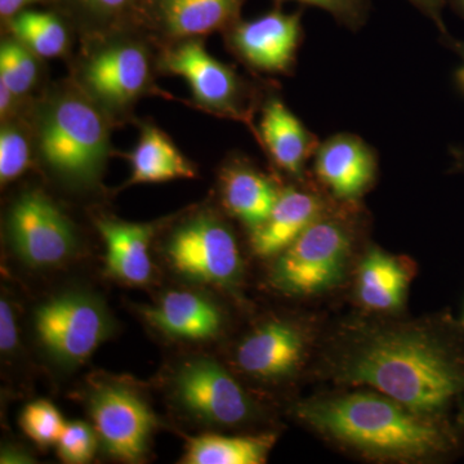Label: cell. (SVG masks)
Segmentation results:
<instances>
[{"label":"cell","instance_id":"cell-14","mask_svg":"<svg viewBox=\"0 0 464 464\" xmlns=\"http://www.w3.org/2000/svg\"><path fill=\"white\" fill-rule=\"evenodd\" d=\"M246 0H142L140 17L167 35L194 39L228 30L240 20Z\"/></svg>","mask_w":464,"mask_h":464},{"label":"cell","instance_id":"cell-27","mask_svg":"<svg viewBox=\"0 0 464 464\" xmlns=\"http://www.w3.org/2000/svg\"><path fill=\"white\" fill-rule=\"evenodd\" d=\"M20 424L24 432L41 447L57 444L66 426L56 406L43 400L25 406Z\"/></svg>","mask_w":464,"mask_h":464},{"label":"cell","instance_id":"cell-13","mask_svg":"<svg viewBox=\"0 0 464 464\" xmlns=\"http://www.w3.org/2000/svg\"><path fill=\"white\" fill-rule=\"evenodd\" d=\"M315 170L329 190L342 200H355L373 183L377 159L359 136L335 134L317 148Z\"/></svg>","mask_w":464,"mask_h":464},{"label":"cell","instance_id":"cell-28","mask_svg":"<svg viewBox=\"0 0 464 464\" xmlns=\"http://www.w3.org/2000/svg\"><path fill=\"white\" fill-rule=\"evenodd\" d=\"M99 435L93 426L84 422L66 423L57 441L58 456L66 463L91 462L97 450Z\"/></svg>","mask_w":464,"mask_h":464},{"label":"cell","instance_id":"cell-18","mask_svg":"<svg viewBox=\"0 0 464 464\" xmlns=\"http://www.w3.org/2000/svg\"><path fill=\"white\" fill-rule=\"evenodd\" d=\"M97 227L105 241L110 276L133 285L148 283L152 275L150 257L152 228L114 219H101Z\"/></svg>","mask_w":464,"mask_h":464},{"label":"cell","instance_id":"cell-29","mask_svg":"<svg viewBox=\"0 0 464 464\" xmlns=\"http://www.w3.org/2000/svg\"><path fill=\"white\" fill-rule=\"evenodd\" d=\"M30 160V149L25 136L14 127L5 125L0 132V179L12 181L25 172Z\"/></svg>","mask_w":464,"mask_h":464},{"label":"cell","instance_id":"cell-15","mask_svg":"<svg viewBox=\"0 0 464 464\" xmlns=\"http://www.w3.org/2000/svg\"><path fill=\"white\" fill-rule=\"evenodd\" d=\"M304 351V334L292 324L266 323L237 347L241 371L261 380H277L298 368Z\"/></svg>","mask_w":464,"mask_h":464},{"label":"cell","instance_id":"cell-11","mask_svg":"<svg viewBox=\"0 0 464 464\" xmlns=\"http://www.w3.org/2000/svg\"><path fill=\"white\" fill-rule=\"evenodd\" d=\"M166 67L186 79L194 99L204 108L243 118L244 88L239 76L231 67L210 56L199 42L186 39L168 54Z\"/></svg>","mask_w":464,"mask_h":464},{"label":"cell","instance_id":"cell-22","mask_svg":"<svg viewBox=\"0 0 464 464\" xmlns=\"http://www.w3.org/2000/svg\"><path fill=\"white\" fill-rule=\"evenodd\" d=\"M130 183H154L192 179L194 168L172 141L152 127L142 130L141 139L130 155Z\"/></svg>","mask_w":464,"mask_h":464},{"label":"cell","instance_id":"cell-6","mask_svg":"<svg viewBox=\"0 0 464 464\" xmlns=\"http://www.w3.org/2000/svg\"><path fill=\"white\" fill-rule=\"evenodd\" d=\"M167 255L183 276L210 285L237 283L241 258L230 228L212 216H200L182 225L170 237Z\"/></svg>","mask_w":464,"mask_h":464},{"label":"cell","instance_id":"cell-30","mask_svg":"<svg viewBox=\"0 0 464 464\" xmlns=\"http://www.w3.org/2000/svg\"><path fill=\"white\" fill-rule=\"evenodd\" d=\"M276 2H297L322 9L331 14L338 24L353 32L365 25L372 7V0H276Z\"/></svg>","mask_w":464,"mask_h":464},{"label":"cell","instance_id":"cell-36","mask_svg":"<svg viewBox=\"0 0 464 464\" xmlns=\"http://www.w3.org/2000/svg\"><path fill=\"white\" fill-rule=\"evenodd\" d=\"M453 161L454 170L464 176V148L453 150Z\"/></svg>","mask_w":464,"mask_h":464},{"label":"cell","instance_id":"cell-26","mask_svg":"<svg viewBox=\"0 0 464 464\" xmlns=\"http://www.w3.org/2000/svg\"><path fill=\"white\" fill-rule=\"evenodd\" d=\"M66 11L94 25H112L140 18L142 0H58Z\"/></svg>","mask_w":464,"mask_h":464},{"label":"cell","instance_id":"cell-12","mask_svg":"<svg viewBox=\"0 0 464 464\" xmlns=\"http://www.w3.org/2000/svg\"><path fill=\"white\" fill-rule=\"evenodd\" d=\"M148 53L134 43H115L90 58L83 70L88 93L96 102L123 108L148 87Z\"/></svg>","mask_w":464,"mask_h":464},{"label":"cell","instance_id":"cell-5","mask_svg":"<svg viewBox=\"0 0 464 464\" xmlns=\"http://www.w3.org/2000/svg\"><path fill=\"white\" fill-rule=\"evenodd\" d=\"M34 326L43 347L63 366L83 364L109 337L111 322L99 298L65 293L36 310Z\"/></svg>","mask_w":464,"mask_h":464},{"label":"cell","instance_id":"cell-19","mask_svg":"<svg viewBox=\"0 0 464 464\" xmlns=\"http://www.w3.org/2000/svg\"><path fill=\"white\" fill-rule=\"evenodd\" d=\"M259 130L275 163L295 176L302 173L304 163L320 145L316 137L279 100H271L265 106Z\"/></svg>","mask_w":464,"mask_h":464},{"label":"cell","instance_id":"cell-3","mask_svg":"<svg viewBox=\"0 0 464 464\" xmlns=\"http://www.w3.org/2000/svg\"><path fill=\"white\" fill-rule=\"evenodd\" d=\"M39 149L58 177L72 185H91L108 159V128L93 102L63 94L43 111Z\"/></svg>","mask_w":464,"mask_h":464},{"label":"cell","instance_id":"cell-37","mask_svg":"<svg viewBox=\"0 0 464 464\" xmlns=\"http://www.w3.org/2000/svg\"><path fill=\"white\" fill-rule=\"evenodd\" d=\"M449 5L454 8V11H456L459 16L464 18V0H450Z\"/></svg>","mask_w":464,"mask_h":464},{"label":"cell","instance_id":"cell-16","mask_svg":"<svg viewBox=\"0 0 464 464\" xmlns=\"http://www.w3.org/2000/svg\"><path fill=\"white\" fill-rule=\"evenodd\" d=\"M143 316L159 331L181 340L204 341L221 331L222 316L215 304L197 293L172 290Z\"/></svg>","mask_w":464,"mask_h":464},{"label":"cell","instance_id":"cell-9","mask_svg":"<svg viewBox=\"0 0 464 464\" xmlns=\"http://www.w3.org/2000/svg\"><path fill=\"white\" fill-rule=\"evenodd\" d=\"M176 396L186 411L209 423L234 426L252 413L240 384L212 360H194L183 366L176 377Z\"/></svg>","mask_w":464,"mask_h":464},{"label":"cell","instance_id":"cell-33","mask_svg":"<svg viewBox=\"0 0 464 464\" xmlns=\"http://www.w3.org/2000/svg\"><path fill=\"white\" fill-rule=\"evenodd\" d=\"M444 41L450 45L451 50L456 52L457 56L459 57V67H458L454 78H456L458 88L464 93V42L456 41L450 35L444 38Z\"/></svg>","mask_w":464,"mask_h":464},{"label":"cell","instance_id":"cell-24","mask_svg":"<svg viewBox=\"0 0 464 464\" xmlns=\"http://www.w3.org/2000/svg\"><path fill=\"white\" fill-rule=\"evenodd\" d=\"M8 26L14 39L23 43L35 56L57 57L66 50V27L51 12L24 9L8 18Z\"/></svg>","mask_w":464,"mask_h":464},{"label":"cell","instance_id":"cell-2","mask_svg":"<svg viewBox=\"0 0 464 464\" xmlns=\"http://www.w3.org/2000/svg\"><path fill=\"white\" fill-rule=\"evenodd\" d=\"M295 411L324 438L373 459L432 463L464 454L462 427L411 411L378 391L317 396Z\"/></svg>","mask_w":464,"mask_h":464},{"label":"cell","instance_id":"cell-4","mask_svg":"<svg viewBox=\"0 0 464 464\" xmlns=\"http://www.w3.org/2000/svg\"><path fill=\"white\" fill-rule=\"evenodd\" d=\"M353 246L343 219L323 213L284 249L274 267V283L292 295L325 292L341 282Z\"/></svg>","mask_w":464,"mask_h":464},{"label":"cell","instance_id":"cell-38","mask_svg":"<svg viewBox=\"0 0 464 464\" xmlns=\"http://www.w3.org/2000/svg\"><path fill=\"white\" fill-rule=\"evenodd\" d=\"M460 324H462V326H463V328H464V315H463L462 322H460Z\"/></svg>","mask_w":464,"mask_h":464},{"label":"cell","instance_id":"cell-21","mask_svg":"<svg viewBox=\"0 0 464 464\" xmlns=\"http://www.w3.org/2000/svg\"><path fill=\"white\" fill-rule=\"evenodd\" d=\"M408 285L409 271L389 253L371 250L360 265L357 297L371 310H396L404 301Z\"/></svg>","mask_w":464,"mask_h":464},{"label":"cell","instance_id":"cell-1","mask_svg":"<svg viewBox=\"0 0 464 464\" xmlns=\"http://www.w3.org/2000/svg\"><path fill=\"white\" fill-rule=\"evenodd\" d=\"M326 377L365 387L464 429V328L449 314L422 322H353L325 353Z\"/></svg>","mask_w":464,"mask_h":464},{"label":"cell","instance_id":"cell-10","mask_svg":"<svg viewBox=\"0 0 464 464\" xmlns=\"http://www.w3.org/2000/svg\"><path fill=\"white\" fill-rule=\"evenodd\" d=\"M227 32L232 47L248 65L266 72H286L301 42V12L275 8L252 20L237 21Z\"/></svg>","mask_w":464,"mask_h":464},{"label":"cell","instance_id":"cell-34","mask_svg":"<svg viewBox=\"0 0 464 464\" xmlns=\"http://www.w3.org/2000/svg\"><path fill=\"white\" fill-rule=\"evenodd\" d=\"M35 2H39V0H0V14L8 20Z\"/></svg>","mask_w":464,"mask_h":464},{"label":"cell","instance_id":"cell-7","mask_svg":"<svg viewBox=\"0 0 464 464\" xmlns=\"http://www.w3.org/2000/svg\"><path fill=\"white\" fill-rule=\"evenodd\" d=\"M9 237L18 257L34 267H50L74 253V228L42 192H26L9 215Z\"/></svg>","mask_w":464,"mask_h":464},{"label":"cell","instance_id":"cell-25","mask_svg":"<svg viewBox=\"0 0 464 464\" xmlns=\"http://www.w3.org/2000/svg\"><path fill=\"white\" fill-rule=\"evenodd\" d=\"M35 54L23 43L5 41L0 47V83L11 90L14 96H21L32 90L38 78Z\"/></svg>","mask_w":464,"mask_h":464},{"label":"cell","instance_id":"cell-17","mask_svg":"<svg viewBox=\"0 0 464 464\" xmlns=\"http://www.w3.org/2000/svg\"><path fill=\"white\" fill-rule=\"evenodd\" d=\"M323 213V201L316 195L286 188L265 224L253 231V249L262 257L279 256Z\"/></svg>","mask_w":464,"mask_h":464},{"label":"cell","instance_id":"cell-8","mask_svg":"<svg viewBox=\"0 0 464 464\" xmlns=\"http://www.w3.org/2000/svg\"><path fill=\"white\" fill-rule=\"evenodd\" d=\"M88 409L106 453L130 463L145 457L155 427L145 400L127 387L109 384L92 393Z\"/></svg>","mask_w":464,"mask_h":464},{"label":"cell","instance_id":"cell-31","mask_svg":"<svg viewBox=\"0 0 464 464\" xmlns=\"http://www.w3.org/2000/svg\"><path fill=\"white\" fill-rule=\"evenodd\" d=\"M18 333L14 310L7 299L0 302V350L3 353H11L17 346Z\"/></svg>","mask_w":464,"mask_h":464},{"label":"cell","instance_id":"cell-20","mask_svg":"<svg viewBox=\"0 0 464 464\" xmlns=\"http://www.w3.org/2000/svg\"><path fill=\"white\" fill-rule=\"evenodd\" d=\"M279 194L264 174L249 167L232 166L222 176L226 207L253 231L265 224Z\"/></svg>","mask_w":464,"mask_h":464},{"label":"cell","instance_id":"cell-35","mask_svg":"<svg viewBox=\"0 0 464 464\" xmlns=\"http://www.w3.org/2000/svg\"><path fill=\"white\" fill-rule=\"evenodd\" d=\"M14 94L12 93L8 87L5 84L0 83V110H2V115L8 112V110L12 108V100L14 99Z\"/></svg>","mask_w":464,"mask_h":464},{"label":"cell","instance_id":"cell-32","mask_svg":"<svg viewBox=\"0 0 464 464\" xmlns=\"http://www.w3.org/2000/svg\"><path fill=\"white\" fill-rule=\"evenodd\" d=\"M409 2H411L418 11L422 12L427 17L431 18L433 23L436 24V26L439 27L444 38L449 36L447 27L444 25V20H442V12H444L445 7H447L450 0H409Z\"/></svg>","mask_w":464,"mask_h":464},{"label":"cell","instance_id":"cell-23","mask_svg":"<svg viewBox=\"0 0 464 464\" xmlns=\"http://www.w3.org/2000/svg\"><path fill=\"white\" fill-rule=\"evenodd\" d=\"M274 445V436L201 435L191 439L183 462L188 464H261Z\"/></svg>","mask_w":464,"mask_h":464}]
</instances>
